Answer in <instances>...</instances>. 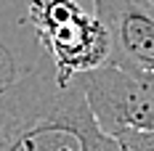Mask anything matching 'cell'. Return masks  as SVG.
Returning <instances> with one entry per match:
<instances>
[{
	"label": "cell",
	"instance_id": "obj_4",
	"mask_svg": "<svg viewBox=\"0 0 154 151\" xmlns=\"http://www.w3.org/2000/svg\"><path fill=\"white\" fill-rule=\"evenodd\" d=\"M93 14L109 37L106 64L125 72H154L152 0H93Z\"/></svg>",
	"mask_w": 154,
	"mask_h": 151
},
{
	"label": "cell",
	"instance_id": "obj_1",
	"mask_svg": "<svg viewBox=\"0 0 154 151\" xmlns=\"http://www.w3.org/2000/svg\"><path fill=\"white\" fill-rule=\"evenodd\" d=\"M0 151H125L98 127L80 85L29 74L0 93Z\"/></svg>",
	"mask_w": 154,
	"mask_h": 151
},
{
	"label": "cell",
	"instance_id": "obj_2",
	"mask_svg": "<svg viewBox=\"0 0 154 151\" xmlns=\"http://www.w3.org/2000/svg\"><path fill=\"white\" fill-rule=\"evenodd\" d=\"M27 21L53 61V80L59 85H72L80 74L106 64V29L96 14L82 11L75 0H29Z\"/></svg>",
	"mask_w": 154,
	"mask_h": 151
},
{
	"label": "cell",
	"instance_id": "obj_5",
	"mask_svg": "<svg viewBox=\"0 0 154 151\" xmlns=\"http://www.w3.org/2000/svg\"><path fill=\"white\" fill-rule=\"evenodd\" d=\"M152 3H154V0H152Z\"/></svg>",
	"mask_w": 154,
	"mask_h": 151
},
{
	"label": "cell",
	"instance_id": "obj_3",
	"mask_svg": "<svg viewBox=\"0 0 154 151\" xmlns=\"http://www.w3.org/2000/svg\"><path fill=\"white\" fill-rule=\"evenodd\" d=\"M98 127L117 138L125 130L154 133V72H125L104 64L75 80Z\"/></svg>",
	"mask_w": 154,
	"mask_h": 151
}]
</instances>
